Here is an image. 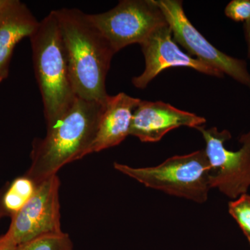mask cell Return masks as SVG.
I'll use <instances>...</instances> for the list:
<instances>
[{
  "label": "cell",
  "mask_w": 250,
  "mask_h": 250,
  "mask_svg": "<svg viewBox=\"0 0 250 250\" xmlns=\"http://www.w3.org/2000/svg\"><path fill=\"white\" fill-rule=\"evenodd\" d=\"M88 18L115 53L132 44H141L158 28L167 24L155 0H123L116 7Z\"/></svg>",
  "instance_id": "obj_5"
},
{
  "label": "cell",
  "mask_w": 250,
  "mask_h": 250,
  "mask_svg": "<svg viewBox=\"0 0 250 250\" xmlns=\"http://www.w3.org/2000/svg\"><path fill=\"white\" fill-rule=\"evenodd\" d=\"M29 39L36 81L49 129L63 116L77 98L54 11L40 21L37 30Z\"/></svg>",
  "instance_id": "obj_3"
},
{
  "label": "cell",
  "mask_w": 250,
  "mask_h": 250,
  "mask_svg": "<svg viewBox=\"0 0 250 250\" xmlns=\"http://www.w3.org/2000/svg\"><path fill=\"white\" fill-rule=\"evenodd\" d=\"M18 246L13 242L5 238L4 236L0 237V250H17Z\"/></svg>",
  "instance_id": "obj_17"
},
{
  "label": "cell",
  "mask_w": 250,
  "mask_h": 250,
  "mask_svg": "<svg viewBox=\"0 0 250 250\" xmlns=\"http://www.w3.org/2000/svg\"><path fill=\"white\" fill-rule=\"evenodd\" d=\"M60 184L57 174L38 184L29 201L11 217L9 230L3 236L19 246L44 235L62 232Z\"/></svg>",
  "instance_id": "obj_8"
},
{
  "label": "cell",
  "mask_w": 250,
  "mask_h": 250,
  "mask_svg": "<svg viewBox=\"0 0 250 250\" xmlns=\"http://www.w3.org/2000/svg\"><path fill=\"white\" fill-rule=\"evenodd\" d=\"M206 122L203 117L182 111L170 104L141 100L134 112L129 135L143 143H156L172 130L181 126L197 129Z\"/></svg>",
  "instance_id": "obj_10"
},
{
  "label": "cell",
  "mask_w": 250,
  "mask_h": 250,
  "mask_svg": "<svg viewBox=\"0 0 250 250\" xmlns=\"http://www.w3.org/2000/svg\"><path fill=\"white\" fill-rule=\"evenodd\" d=\"M17 250H74L67 233H50L38 237L18 246Z\"/></svg>",
  "instance_id": "obj_14"
},
{
  "label": "cell",
  "mask_w": 250,
  "mask_h": 250,
  "mask_svg": "<svg viewBox=\"0 0 250 250\" xmlns=\"http://www.w3.org/2000/svg\"><path fill=\"white\" fill-rule=\"evenodd\" d=\"M227 17L235 22H244L250 20V0H232L225 9Z\"/></svg>",
  "instance_id": "obj_16"
},
{
  "label": "cell",
  "mask_w": 250,
  "mask_h": 250,
  "mask_svg": "<svg viewBox=\"0 0 250 250\" xmlns=\"http://www.w3.org/2000/svg\"><path fill=\"white\" fill-rule=\"evenodd\" d=\"M247 238H248V241H249L250 244V237H247Z\"/></svg>",
  "instance_id": "obj_21"
},
{
  "label": "cell",
  "mask_w": 250,
  "mask_h": 250,
  "mask_svg": "<svg viewBox=\"0 0 250 250\" xmlns=\"http://www.w3.org/2000/svg\"><path fill=\"white\" fill-rule=\"evenodd\" d=\"M141 101L125 93L109 96L88 154L115 147L129 136L133 115Z\"/></svg>",
  "instance_id": "obj_11"
},
{
  "label": "cell",
  "mask_w": 250,
  "mask_h": 250,
  "mask_svg": "<svg viewBox=\"0 0 250 250\" xmlns=\"http://www.w3.org/2000/svg\"><path fill=\"white\" fill-rule=\"evenodd\" d=\"M104 104L77 98L43 139H36L25 175L38 185L67 164L88 155Z\"/></svg>",
  "instance_id": "obj_2"
},
{
  "label": "cell",
  "mask_w": 250,
  "mask_h": 250,
  "mask_svg": "<svg viewBox=\"0 0 250 250\" xmlns=\"http://www.w3.org/2000/svg\"><path fill=\"white\" fill-rule=\"evenodd\" d=\"M140 45L146 67L141 75L132 79L133 85L139 89L146 88L161 72L170 67H189L209 76L224 77L223 74L214 67L181 50L174 40L168 24L158 28Z\"/></svg>",
  "instance_id": "obj_9"
},
{
  "label": "cell",
  "mask_w": 250,
  "mask_h": 250,
  "mask_svg": "<svg viewBox=\"0 0 250 250\" xmlns=\"http://www.w3.org/2000/svg\"><path fill=\"white\" fill-rule=\"evenodd\" d=\"M77 98L104 104L109 98L106 80L115 53L107 41L77 9L54 10Z\"/></svg>",
  "instance_id": "obj_1"
},
{
  "label": "cell",
  "mask_w": 250,
  "mask_h": 250,
  "mask_svg": "<svg viewBox=\"0 0 250 250\" xmlns=\"http://www.w3.org/2000/svg\"><path fill=\"white\" fill-rule=\"evenodd\" d=\"M113 166L146 187L198 204L207 201L211 189L210 166L205 149L172 156L154 167H133L119 163Z\"/></svg>",
  "instance_id": "obj_4"
},
{
  "label": "cell",
  "mask_w": 250,
  "mask_h": 250,
  "mask_svg": "<svg viewBox=\"0 0 250 250\" xmlns=\"http://www.w3.org/2000/svg\"><path fill=\"white\" fill-rule=\"evenodd\" d=\"M172 30L174 41L195 59L228 75L250 90V74L246 61L230 57L206 39L184 12L180 0H155Z\"/></svg>",
  "instance_id": "obj_7"
},
{
  "label": "cell",
  "mask_w": 250,
  "mask_h": 250,
  "mask_svg": "<svg viewBox=\"0 0 250 250\" xmlns=\"http://www.w3.org/2000/svg\"><path fill=\"white\" fill-rule=\"evenodd\" d=\"M228 210L246 237H250V195L242 194L239 198L229 203Z\"/></svg>",
  "instance_id": "obj_15"
},
{
  "label": "cell",
  "mask_w": 250,
  "mask_h": 250,
  "mask_svg": "<svg viewBox=\"0 0 250 250\" xmlns=\"http://www.w3.org/2000/svg\"><path fill=\"white\" fill-rule=\"evenodd\" d=\"M244 30L247 43H248V55H249L250 59V20L245 22Z\"/></svg>",
  "instance_id": "obj_18"
},
{
  "label": "cell",
  "mask_w": 250,
  "mask_h": 250,
  "mask_svg": "<svg viewBox=\"0 0 250 250\" xmlns=\"http://www.w3.org/2000/svg\"><path fill=\"white\" fill-rule=\"evenodd\" d=\"M37 185L26 175L18 177L3 191L1 203L6 215L14 216L35 193Z\"/></svg>",
  "instance_id": "obj_13"
},
{
  "label": "cell",
  "mask_w": 250,
  "mask_h": 250,
  "mask_svg": "<svg viewBox=\"0 0 250 250\" xmlns=\"http://www.w3.org/2000/svg\"><path fill=\"white\" fill-rule=\"evenodd\" d=\"M9 0H0V11L9 3Z\"/></svg>",
  "instance_id": "obj_20"
},
{
  "label": "cell",
  "mask_w": 250,
  "mask_h": 250,
  "mask_svg": "<svg viewBox=\"0 0 250 250\" xmlns=\"http://www.w3.org/2000/svg\"><path fill=\"white\" fill-rule=\"evenodd\" d=\"M205 139L206 155L210 166L211 188H218L231 198L246 193L250 186V131L242 136L243 146L236 152L229 150L225 143L231 139L229 131L218 128H197Z\"/></svg>",
  "instance_id": "obj_6"
},
{
  "label": "cell",
  "mask_w": 250,
  "mask_h": 250,
  "mask_svg": "<svg viewBox=\"0 0 250 250\" xmlns=\"http://www.w3.org/2000/svg\"><path fill=\"white\" fill-rule=\"evenodd\" d=\"M3 191H0V219L6 216V213L3 208L2 203H1V198H2Z\"/></svg>",
  "instance_id": "obj_19"
},
{
  "label": "cell",
  "mask_w": 250,
  "mask_h": 250,
  "mask_svg": "<svg viewBox=\"0 0 250 250\" xmlns=\"http://www.w3.org/2000/svg\"><path fill=\"white\" fill-rule=\"evenodd\" d=\"M39 24L40 21L19 0H9L0 11V83L9 75L15 47L24 38H30Z\"/></svg>",
  "instance_id": "obj_12"
}]
</instances>
